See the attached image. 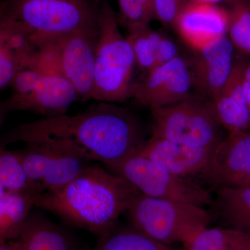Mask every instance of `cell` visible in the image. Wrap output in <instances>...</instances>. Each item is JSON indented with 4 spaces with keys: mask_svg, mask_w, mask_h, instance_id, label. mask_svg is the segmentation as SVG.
<instances>
[{
    "mask_svg": "<svg viewBox=\"0 0 250 250\" xmlns=\"http://www.w3.org/2000/svg\"><path fill=\"white\" fill-rule=\"evenodd\" d=\"M62 138L72 141L90 160L110 169L139 154L146 143L139 117L116 103L96 101L74 116L49 117L18 125L3 135L1 147L13 143Z\"/></svg>",
    "mask_w": 250,
    "mask_h": 250,
    "instance_id": "6da1fadb",
    "label": "cell"
},
{
    "mask_svg": "<svg viewBox=\"0 0 250 250\" xmlns=\"http://www.w3.org/2000/svg\"><path fill=\"white\" fill-rule=\"evenodd\" d=\"M140 193L123 177L89 165L64 187L41 194L35 207L100 236L117 225Z\"/></svg>",
    "mask_w": 250,
    "mask_h": 250,
    "instance_id": "7a4b0ae2",
    "label": "cell"
},
{
    "mask_svg": "<svg viewBox=\"0 0 250 250\" xmlns=\"http://www.w3.org/2000/svg\"><path fill=\"white\" fill-rule=\"evenodd\" d=\"M100 26L92 100L123 103L131 98L137 64L132 46L121 34L116 13L107 0L100 5Z\"/></svg>",
    "mask_w": 250,
    "mask_h": 250,
    "instance_id": "3957f363",
    "label": "cell"
},
{
    "mask_svg": "<svg viewBox=\"0 0 250 250\" xmlns=\"http://www.w3.org/2000/svg\"><path fill=\"white\" fill-rule=\"evenodd\" d=\"M103 0H4L0 17L24 23L41 37L100 27Z\"/></svg>",
    "mask_w": 250,
    "mask_h": 250,
    "instance_id": "277c9868",
    "label": "cell"
},
{
    "mask_svg": "<svg viewBox=\"0 0 250 250\" xmlns=\"http://www.w3.org/2000/svg\"><path fill=\"white\" fill-rule=\"evenodd\" d=\"M126 211L132 227L167 245L184 244L210 222L209 213L203 207L142 193L135 197Z\"/></svg>",
    "mask_w": 250,
    "mask_h": 250,
    "instance_id": "5b68a950",
    "label": "cell"
},
{
    "mask_svg": "<svg viewBox=\"0 0 250 250\" xmlns=\"http://www.w3.org/2000/svg\"><path fill=\"white\" fill-rule=\"evenodd\" d=\"M150 111L152 138L201 147H215L223 139V126L208 99L192 95L181 103Z\"/></svg>",
    "mask_w": 250,
    "mask_h": 250,
    "instance_id": "8992f818",
    "label": "cell"
},
{
    "mask_svg": "<svg viewBox=\"0 0 250 250\" xmlns=\"http://www.w3.org/2000/svg\"><path fill=\"white\" fill-rule=\"evenodd\" d=\"M19 152L28 175L42 193L66 185L91 161L72 141L62 138L27 143Z\"/></svg>",
    "mask_w": 250,
    "mask_h": 250,
    "instance_id": "52a82bcc",
    "label": "cell"
},
{
    "mask_svg": "<svg viewBox=\"0 0 250 250\" xmlns=\"http://www.w3.org/2000/svg\"><path fill=\"white\" fill-rule=\"evenodd\" d=\"M111 170L147 196L201 207L213 202L204 188L139 154Z\"/></svg>",
    "mask_w": 250,
    "mask_h": 250,
    "instance_id": "ba28073f",
    "label": "cell"
},
{
    "mask_svg": "<svg viewBox=\"0 0 250 250\" xmlns=\"http://www.w3.org/2000/svg\"><path fill=\"white\" fill-rule=\"evenodd\" d=\"M193 82L188 60L176 57L146 74L133 87L131 98L142 107H165L191 98Z\"/></svg>",
    "mask_w": 250,
    "mask_h": 250,
    "instance_id": "9c48e42d",
    "label": "cell"
},
{
    "mask_svg": "<svg viewBox=\"0 0 250 250\" xmlns=\"http://www.w3.org/2000/svg\"><path fill=\"white\" fill-rule=\"evenodd\" d=\"M100 37V26L57 37L62 75L72 83L83 102L92 100Z\"/></svg>",
    "mask_w": 250,
    "mask_h": 250,
    "instance_id": "30bf717a",
    "label": "cell"
},
{
    "mask_svg": "<svg viewBox=\"0 0 250 250\" xmlns=\"http://www.w3.org/2000/svg\"><path fill=\"white\" fill-rule=\"evenodd\" d=\"M216 188L250 186V131L229 132L215 146L200 176Z\"/></svg>",
    "mask_w": 250,
    "mask_h": 250,
    "instance_id": "8fae6325",
    "label": "cell"
},
{
    "mask_svg": "<svg viewBox=\"0 0 250 250\" xmlns=\"http://www.w3.org/2000/svg\"><path fill=\"white\" fill-rule=\"evenodd\" d=\"M80 95L62 75H45L29 93L12 95L0 103V124L14 111H29L44 118L62 116Z\"/></svg>",
    "mask_w": 250,
    "mask_h": 250,
    "instance_id": "7c38bea8",
    "label": "cell"
},
{
    "mask_svg": "<svg viewBox=\"0 0 250 250\" xmlns=\"http://www.w3.org/2000/svg\"><path fill=\"white\" fill-rule=\"evenodd\" d=\"M236 52L228 35L192 52L193 56L188 60L194 89L200 96L213 100L223 90L238 60Z\"/></svg>",
    "mask_w": 250,
    "mask_h": 250,
    "instance_id": "4fadbf2b",
    "label": "cell"
},
{
    "mask_svg": "<svg viewBox=\"0 0 250 250\" xmlns=\"http://www.w3.org/2000/svg\"><path fill=\"white\" fill-rule=\"evenodd\" d=\"M41 38L24 23L0 17V90L9 86L15 76L30 66Z\"/></svg>",
    "mask_w": 250,
    "mask_h": 250,
    "instance_id": "5bb4252c",
    "label": "cell"
},
{
    "mask_svg": "<svg viewBox=\"0 0 250 250\" xmlns=\"http://www.w3.org/2000/svg\"><path fill=\"white\" fill-rule=\"evenodd\" d=\"M229 12L219 5L184 4L174 29L192 52L228 35Z\"/></svg>",
    "mask_w": 250,
    "mask_h": 250,
    "instance_id": "9a60e30c",
    "label": "cell"
},
{
    "mask_svg": "<svg viewBox=\"0 0 250 250\" xmlns=\"http://www.w3.org/2000/svg\"><path fill=\"white\" fill-rule=\"evenodd\" d=\"M215 147H193L151 137L139 154L152 159L172 173L188 179L192 176L200 177Z\"/></svg>",
    "mask_w": 250,
    "mask_h": 250,
    "instance_id": "2e32d148",
    "label": "cell"
},
{
    "mask_svg": "<svg viewBox=\"0 0 250 250\" xmlns=\"http://www.w3.org/2000/svg\"><path fill=\"white\" fill-rule=\"evenodd\" d=\"M246 59H238L232 73L218 96L213 100L219 122L229 132L250 131V111L243 87Z\"/></svg>",
    "mask_w": 250,
    "mask_h": 250,
    "instance_id": "e0dca14e",
    "label": "cell"
},
{
    "mask_svg": "<svg viewBox=\"0 0 250 250\" xmlns=\"http://www.w3.org/2000/svg\"><path fill=\"white\" fill-rule=\"evenodd\" d=\"M24 250H77L67 230L40 212H33L19 238Z\"/></svg>",
    "mask_w": 250,
    "mask_h": 250,
    "instance_id": "ac0fdd59",
    "label": "cell"
},
{
    "mask_svg": "<svg viewBox=\"0 0 250 250\" xmlns=\"http://www.w3.org/2000/svg\"><path fill=\"white\" fill-rule=\"evenodd\" d=\"M214 212L227 228L250 233V186L217 190Z\"/></svg>",
    "mask_w": 250,
    "mask_h": 250,
    "instance_id": "d6986e66",
    "label": "cell"
},
{
    "mask_svg": "<svg viewBox=\"0 0 250 250\" xmlns=\"http://www.w3.org/2000/svg\"><path fill=\"white\" fill-rule=\"evenodd\" d=\"M38 196L1 190L0 243L19 239Z\"/></svg>",
    "mask_w": 250,
    "mask_h": 250,
    "instance_id": "ffe728a7",
    "label": "cell"
},
{
    "mask_svg": "<svg viewBox=\"0 0 250 250\" xmlns=\"http://www.w3.org/2000/svg\"><path fill=\"white\" fill-rule=\"evenodd\" d=\"M93 250H179L131 228H111L100 235Z\"/></svg>",
    "mask_w": 250,
    "mask_h": 250,
    "instance_id": "44dd1931",
    "label": "cell"
},
{
    "mask_svg": "<svg viewBox=\"0 0 250 250\" xmlns=\"http://www.w3.org/2000/svg\"><path fill=\"white\" fill-rule=\"evenodd\" d=\"M184 245L186 250H249L250 233L228 228H207Z\"/></svg>",
    "mask_w": 250,
    "mask_h": 250,
    "instance_id": "7402d4cb",
    "label": "cell"
},
{
    "mask_svg": "<svg viewBox=\"0 0 250 250\" xmlns=\"http://www.w3.org/2000/svg\"><path fill=\"white\" fill-rule=\"evenodd\" d=\"M0 187L6 191L29 193L39 197L40 188L31 180L24 168L19 150L0 149Z\"/></svg>",
    "mask_w": 250,
    "mask_h": 250,
    "instance_id": "603a6c76",
    "label": "cell"
},
{
    "mask_svg": "<svg viewBox=\"0 0 250 250\" xmlns=\"http://www.w3.org/2000/svg\"><path fill=\"white\" fill-rule=\"evenodd\" d=\"M226 8L228 37L242 57H250V0H233Z\"/></svg>",
    "mask_w": 250,
    "mask_h": 250,
    "instance_id": "cb8c5ba5",
    "label": "cell"
},
{
    "mask_svg": "<svg viewBox=\"0 0 250 250\" xmlns=\"http://www.w3.org/2000/svg\"><path fill=\"white\" fill-rule=\"evenodd\" d=\"M117 20L129 33L150 26L154 19L153 0H118Z\"/></svg>",
    "mask_w": 250,
    "mask_h": 250,
    "instance_id": "d4e9b609",
    "label": "cell"
},
{
    "mask_svg": "<svg viewBox=\"0 0 250 250\" xmlns=\"http://www.w3.org/2000/svg\"><path fill=\"white\" fill-rule=\"evenodd\" d=\"M157 33L158 30L149 26L129 33L126 37L134 49L137 66L146 74L157 67Z\"/></svg>",
    "mask_w": 250,
    "mask_h": 250,
    "instance_id": "484cf974",
    "label": "cell"
},
{
    "mask_svg": "<svg viewBox=\"0 0 250 250\" xmlns=\"http://www.w3.org/2000/svg\"><path fill=\"white\" fill-rule=\"evenodd\" d=\"M154 19L166 29L174 28L182 10V0H153Z\"/></svg>",
    "mask_w": 250,
    "mask_h": 250,
    "instance_id": "4316f807",
    "label": "cell"
},
{
    "mask_svg": "<svg viewBox=\"0 0 250 250\" xmlns=\"http://www.w3.org/2000/svg\"><path fill=\"white\" fill-rule=\"evenodd\" d=\"M45 75H47L32 67H27L21 70L13 79L9 85L12 95H23L29 93Z\"/></svg>",
    "mask_w": 250,
    "mask_h": 250,
    "instance_id": "83f0119b",
    "label": "cell"
},
{
    "mask_svg": "<svg viewBox=\"0 0 250 250\" xmlns=\"http://www.w3.org/2000/svg\"><path fill=\"white\" fill-rule=\"evenodd\" d=\"M180 56L178 46L164 31L158 30L156 39L157 67Z\"/></svg>",
    "mask_w": 250,
    "mask_h": 250,
    "instance_id": "f1b7e54d",
    "label": "cell"
},
{
    "mask_svg": "<svg viewBox=\"0 0 250 250\" xmlns=\"http://www.w3.org/2000/svg\"><path fill=\"white\" fill-rule=\"evenodd\" d=\"M243 87L250 111V59H246L243 70Z\"/></svg>",
    "mask_w": 250,
    "mask_h": 250,
    "instance_id": "f546056e",
    "label": "cell"
},
{
    "mask_svg": "<svg viewBox=\"0 0 250 250\" xmlns=\"http://www.w3.org/2000/svg\"><path fill=\"white\" fill-rule=\"evenodd\" d=\"M233 0H182V4H190V3H197V4H208L219 5V6H229Z\"/></svg>",
    "mask_w": 250,
    "mask_h": 250,
    "instance_id": "4dcf8cb0",
    "label": "cell"
},
{
    "mask_svg": "<svg viewBox=\"0 0 250 250\" xmlns=\"http://www.w3.org/2000/svg\"><path fill=\"white\" fill-rule=\"evenodd\" d=\"M0 250H24L19 240L0 243Z\"/></svg>",
    "mask_w": 250,
    "mask_h": 250,
    "instance_id": "1f68e13d",
    "label": "cell"
},
{
    "mask_svg": "<svg viewBox=\"0 0 250 250\" xmlns=\"http://www.w3.org/2000/svg\"><path fill=\"white\" fill-rule=\"evenodd\" d=\"M249 250H250V249H249Z\"/></svg>",
    "mask_w": 250,
    "mask_h": 250,
    "instance_id": "d6a6232c",
    "label": "cell"
}]
</instances>
